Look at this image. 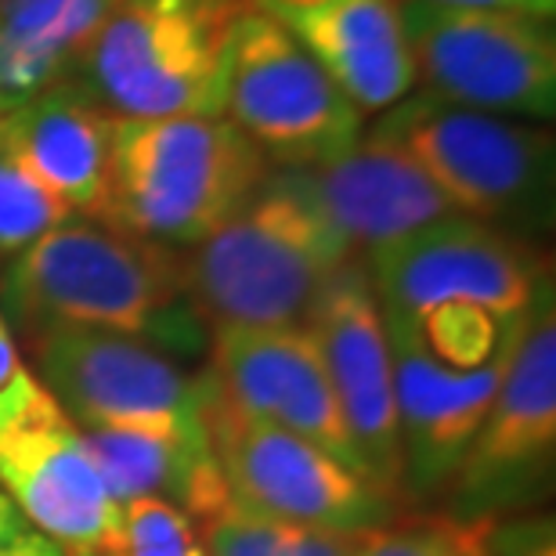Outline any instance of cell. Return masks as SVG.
Listing matches in <instances>:
<instances>
[{"label":"cell","instance_id":"ba28073f","mask_svg":"<svg viewBox=\"0 0 556 556\" xmlns=\"http://www.w3.org/2000/svg\"><path fill=\"white\" fill-rule=\"evenodd\" d=\"M556 459V311L553 282L528 307L509 372L438 498L459 520H503L549 495Z\"/></svg>","mask_w":556,"mask_h":556},{"label":"cell","instance_id":"7402d4cb","mask_svg":"<svg viewBox=\"0 0 556 556\" xmlns=\"http://www.w3.org/2000/svg\"><path fill=\"white\" fill-rule=\"evenodd\" d=\"M495 520H459L444 509L394 514L354 535V556H488Z\"/></svg>","mask_w":556,"mask_h":556},{"label":"cell","instance_id":"5bb4252c","mask_svg":"<svg viewBox=\"0 0 556 556\" xmlns=\"http://www.w3.org/2000/svg\"><path fill=\"white\" fill-rule=\"evenodd\" d=\"M206 348V376L228 408L296 433L365 477L307 326L214 329Z\"/></svg>","mask_w":556,"mask_h":556},{"label":"cell","instance_id":"484cf974","mask_svg":"<svg viewBox=\"0 0 556 556\" xmlns=\"http://www.w3.org/2000/svg\"><path fill=\"white\" fill-rule=\"evenodd\" d=\"M488 556H556L553 549V517L549 514H517L492 525Z\"/></svg>","mask_w":556,"mask_h":556},{"label":"cell","instance_id":"8992f818","mask_svg":"<svg viewBox=\"0 0 556 556\" xmlns=\"http://www.w3.org/2000/svg\"><path fill=\"white\" fill-rule=\"evenodd\" d=\"M220 116L250 138L271 170L337 160L365 130L358 105L261 11H247L228 26Z\"/></svg>","mask_w":556,"mask_h":556},{"label":"cell","instance_id":"e0dca14e","mask_svg":"<svg viewBox=\"0 0 556 556\" xmlns=\"http://www.w3.org/2000/svg\"><path fill=\"white\" fill-rule=\"evenodd\" d=\"M253 11L278 22L362 116L387 113L416 91L402 0H253Z\"/></svg>","mask_w":556,"mask_h":556},{"label":"cell","instance_id":"2e32d148","mask_svg":"<svg viewBox=\"0 0 556 556\" xmlns=\"http://www.w3.org/2000/svg\"><path fill=\"white\" fill-rule=\"evenodd\" d=\"M278 174L362 261L455 214L430 177L376 135L358 138L329 163Z\"/></svg>","mask_w":556,"mask_h":556},{"label":"cell","instance_id":"f1b7e54d","mask_svg":"<svg viewBox=\"0 0 556 556\" xmlns=\"http://www.w3.org/2000/svg\"><path fill=\"white\" fill-rule=\"evenodd\" d=\"M22 531H26V520H22L15 503H11V498L4 495V488H0V549H4L11 539H18Z\"/></svg>","mask_w":556,"mask_h":556},{"label":"cell","instance_id":"52a82bcc","mask_svg":"<svg viewBox=\"0 0 556 556\" xmlns=\"http://www.w3.org/2000/svg\"><path fill=\"white\" fill-rule=\"evenodd\" d=\"M416 87L444 105L492 116L556 113L553 18L503 8H444L402 0Z\"/></svg>","mask_w":556,"mask_h":556},{"label":"cell","instance_id":"44dd1931","mask_svg":"<svg viewBox=\"0 0 556 556\" xmlns=\"http://www.w3.org/2000/svg\"><path fill=\"white\" fill-rule=\"evenodd\" d=\"M206 556H354V535L278 520L228 503L199 531Z\"/></svg>","mask_w":556,"mask_h":556},{"label":"cell","instance_id":"d6a6232c","mask_svg":"<svg viewBox=\"0 0 556 556\" xmlns=\"http://www.w3.org/2000/svg\"><path fill=\"white\" fill-rule=\"evenodd\" d=\"M91 556H109V553H91Z\"/></svg>","mask_w":556,"mask_h":556},{"label":"cell","instance_id":"7c38bea8","mask_svg":"<svg viewBox=\"0 0 556 556\" xmlns=\"http://www.w3.org/2000/svg\"><path fill=\"white\" fill-rule=\"evenodd\" d=\"M525 315L509 321L498 351L473 369H455V365L433 358L413 326L383 315L394 376L397 438H402L405 506L438 503L444 488L452 484L473 433L481 430L488 408H492L498 387L506 380Z\"/></svg>","mask_w":556,"mask_h":556},{"label":"cell","instance_id":"ffe728a7","mask_svg":"<svg viewBox=\"0 0 556 556\" xmlns=\"http://www.w3.org/2000/svg\"><path fill=\"white\" fill-rule=\"evenodd\" d=\"M119 0H29L0 11V116L73 80L87 43Z\"/></svg>","mask_w":556,"mask_h":556},{"label":"cell","instance_id":"603a6c76","mask_svg":"<svg viewBox=\"0 0 556 556\" xmlns=\"http://www.w3.org/2000/svg\"><path fill=\"white\" fill-rule=\"evenodd\" d=\"M65 220H73V210L0 152V257H15Z\"/></svg>","mask_w":556,"mask_h":556},{"label":"cell","instance_id":"9c48e42d","mask_svg":"<svg viewBox=\"0 0 556 556\" xmlns=\"http://www.w3.org/2000/svg\"><path fill=\"white\" fill-rule=\"evenodd\" d=\"M380 311L416 326L433 311L470 307L514 321L546 289L549 261L525 236L452 214L365 257Z\"/></svg>","mask_w":556,"mask_h":556},{"label":"cell","instance_id":"4fadbf2b","mask_svg":"<svg viewBox=\"0 0 556 556\" xmlns=\"http://www.w3.org/2000/svg\"><path fill=\"white\" fill-rule=\"evenodd\" d=\"M304 326L318 343L332 397L348 422L365 477L394 506H405L391 351H387L380 300L362 257H351L329 278Z\"/></svg>","mask_w":556,"mask_h":556},{"label":"cell","instance_id":"83f0119b","mask_svg":"<svg viewBox=\"0 0 556 556\" xmlns=\"http://www.w3.org/2000/svg\"><path fill=\"white\" fill-rule=\"evenodd\" d=\"M0 556H65L54 542H48L43 535H37V531H22L18 539H11L4 549H0Z\"/></svg>","mask_w":556,"mask_h":556},{"label":"cell","instance_id":"4316f807","mask_svg":"<svg viewBox=\"0 0 556 556\" xmlns=\"http://www.w3.org/2000/svg\"><path fill=\"white\" fill-rule=\"evenodd\" d=\"M422 4H444V8H503V11H525L535 18H553L556 0H422Z\"/></svg>","mask_w":556,"mask_h":556},{"label":"cell","instance_id":"8fae6325","mask_svg":"<svg viewBox=\"0 0 556 556\" xmlns=\"http://www.w3.org/2000/svg\"><path fill=\"white\" fill-rule=\"evenodd\" d=\"M37 380L80 430L203 427V372H181L152 343L102 329L29 332Z\"/></svg>","mask_w":556,"mask_h":556},{"label":"cell","instance_id":"d6986e66","mask_svg":"<svg viewBox=\"0 0 556 556\" xmlns=\"http://www.w3.org/2000/svg\"><path fill=\"white\" fill-rule=\"evenodd\" d=\"M87 452L116 506L166 498L203 531L231 503L225 473L210 448L206 427L195 430H84Z\"/></svg>","mask_w":556,"mask_h":556},{"label":"cell","instance_id":"30bf717a","mask_svg":"<svg viewBox=\"0 0 556 556\" xmlns=\"http://www.w3.org/2000/svg\"><path fill=\"white\" fill-rule=\"evenodd\" d=\"M203 387V427L231 503L340 535H358L402 514V506H394L380 488H372L362 473L332 459L318 444L228 408L217 397L206 369Z\"/></svg>","mask_w":556,"mask_h":556},{"label":"cell","instance_id":"1f68e13d","mask_svg":"<svg viewBox=\"0 0 556 556\" xmlns=\"http://www.w3.org/2000/svg\"><path fill=\"white\" fill-rule=\"evenodd\" d=\"M22 4H29V0H0V11H15Z\"/></svg>","mask_w":556,"mask_h":556},{"label":"cell","instance_id":"3957f363","mask_svg":"<svg viewBox=\"0 0 556 556\" xmlns=\"http://www.w3.org/2000/svg\"><path fill=\"white\" fill-rule=\"evenodd\" d=\"M268 174L225 116L116 119L102 225L188 250L247 206Z\"/></svg>","mask_w":556,"mask_h":556},{"label":"cell","instance_id":"6da1fadb","mask_svg":"<svg viewBox=\"0 0 556 556\" xmlns=\"http://www.w3.org/2000/svg\"><path fill=\"white\" fill-rule=\"evenodd\" d=\"M0 296L26 337L102 329L177 358H192L210 343V329L185 296L181 253L102 220H65L15 253Z\"/></svg>","mask_w":556,"mask_h":556},{"label":"cell","instance_id":"f546056e","mask_svg":"<svg viewBox=\"0 0 556 556\" xmlns=\"http://www.w3.org/2000/svg\"><path fill=\"white\" fill-rule=\"evenodd\" d=\"M116 556H206V546H188V549H127Z\"/></svg>","mask_w":556,"mask_h":556},{"label":"cell","instance_id":"7a4b0ae2","mask_svg":"<svg viewBox=\"0 0 556 556\" xmlns=\"http://www.w3.org/2000/svg\"><path fill=\"white\" fill-rule=\"evenodd\" d=\"M177 253L185 296L210 332L304 326L354 257L278 170L217 231Z\"/></svg>","mask_w":556,"mask_h":556},{"label":"cell","instance_id":"d4e9b609","mask_svg":"<svg viewBox=\"0 0 556 556\" xmlns=\"http://www.w3.org/2000/svg\"><path fill=\"white\" fill-rule=\"evenodd\" d=\"M51 405L54 397L37 380V372L22 362L15 337H11L4 315H0V430L18 427L22 419L37 416Z\"/></svg>","mask_w":556,"mask_h":556},{"label":"cell","instance_id":"4dcf8cb0","mask_svg":"<svg viewBox=\"0 0 556 556\" xmlns=\"http://www.w3.org/2000/svg\"><path fill=\"white\" fill-rule=\"evenodd\" d=\"M195 4L225 8V11H236V15H247V11H253V0H195Z\"/></svg>","mask_w":556,"mask_h":556},{"label":"cell","instance_id":"cb8c5ba5","mask_svg":"<svg viewBox=\"0 0 556 556\" xmlns=\"http://www.w3.org/2000/svg\"><path fill=\"white\" fill-rule=\"evenodd\" d=\"M203 546L195 525L166 498H135L119 506V535L109 556L127 549H188Z\"/></svg>","mask_w":556,"mask_h":556},{"label":"cell","instance_id":"9a60e30c","mask_svg":"<svg viewBox=\"0 0 556 556\" xmlns=\"http://www.w3.org/2000/svg\"><path fill=\"white\" fill-rule=\"evenodd\" d=\"M0 488L22 520L65 556L113 553L119 506L105 492L84 430L59 402L0 430Z\"/></svg>","mask_w":556,"mask_h":556},{"label":"cell","instance_id":"ac0fdd59","mask_svg":"<svg viewBox=\"0 0 556 556\" xmlns=\"http://www.w3.org/2000/svg\"><path fill=\"white\" fill-rule=\"evenodd\" d=\"M116 119L76 80L0 116V152L59 195L73 217L102 220Z\"/></svg>","mask_w":556,"mask_h":556},{"label":"cell","instance_id":"277c9868","mask_svg":"<svg viewBox=\"0 0 556 556\" xmlns=\"http://www.w3.org/2000/svg\"><path fill=\"white\" fill-rule=\"evenodd\" d=\"M369 135L402 149L455 214L520 231L553 217V138L514 119L405 98Z\"/></svg>","mask_w":556,"mask_h":556},{"label":"cell","instance_id":"5b68a950","mask_svg":"<svg viewBox=\"0 0 556 556\" xmlns=\"http://www.w3.org/2000/svg\"><path fill=\"white\" fill-rule=\"evenodd\" d=\"M236 18L195 0H119L73 80L113 119L220 116V62Z\"/></svg>","mask_w":556,"mask_h":556}]
</instances>
